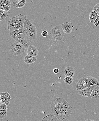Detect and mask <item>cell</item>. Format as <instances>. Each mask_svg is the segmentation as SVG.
<instances>
[{"label": "cell", "instance_id": "cell-1", "mask_svg": "<svg viewBox=\"0 0 99 121\" xmlns=\"http://www.w3.org/2000/svg\"><path fill=\"white\" fill-rule=\"evenodd\" d=\"M94 85L99 86V81L96 78L92 77H85L78 81L76 85V88L79 91Z\"/></svg>", "mask_w": 99, "mask_h": 121}, {"label": "cell", "instance_id": "cell-2", "mask_svg": "<svg viewBox=\"0 0 99 121\" xmlns=\"http://www.w3.org/2000/svg\"><path fill=\"white\" fill-rule=\"evenodd\" d=\"M23 29L25 31V33L31 41H34L36 39L37 30L35 26L27 18L24 22Z\"/></svg>", "mask_w": 99, "mask_h": 121}, {"label": "cell", "instance_id": "cell-3", "mask_svg": "<svg viewBox=\"0 0 99 121\" xmlns=\"http://www.w3.org/2000/svg\"><path fill=\"white\" fill-rule=\"evenodd\" d=\"M51 107H56L64 110H72V107L63 98L57 97L52 102L50 105Z\"/></svg>", "mask_w": 99, "mask_h": 121}, {"label": "cell", "instance_id": "cell-4", "mask_svg": "<svg viewBox=\"0 0 99 121\" xmlns=\"http://www.w3.org/2000/svg\"><path fill=\"white\" fill-rule=\"evenodd\" d=\"M52 113L58 120L64 121L71 114L72 110H64L56 107H51Z\"/></svg>", "mask_w": 99, "mask_h": 121}, {"label": "cell", "instance_id": "cell-5", "mask_svg": "<svg viewBox=\"0 0 99 121\" xmlns=\"http://www.w3.org/2000/svg\"><path fill=\"white\" fill-rule=\"evenodd\" d=\"M65 35L64 33L62 26H57L52 29L50 31V35L52 39L56 41H60L62 40Z\"/></svg>", "mask_w": 99, "mask_h": 121}, {"label": "cell", "instance_id": "cell-6", "mask_svg": "<svg viewBox=\"0 0 99 121\" xmlns=\"http://www.w3.org/2000/svg\"><path fill=\"white\" fill-rule=\"evenodd\" d=\"M9 50L11 54L16 56L24 53L26 49L16 42L11 45L10 47Z\"/></svg>", "mask_w": 99, "mask_h": 121}, {"label": "cell", "instance_id": "cell-7", "mask_svg": "<svg viewBox=\"0 0 99 121\" xmlns=\"http://www.w3.org/2000/svg\"><path fill=\"white\" fill-rule=\"evenodd\" d=\"M15 41L16 42L21 45L26 49L28 48L31 44V39L25 33L21 34L15 37Z\"/></svg>", "mask_w": 99, "mask_h": 121}, {"label": "cell", "instance_id": "cell-8", "mask_svg": "<svg viewBox=\"0 0 99 121\" xmlns=\"http://www.w3.org/2000/svg\"><path fill=\"white\" fill-rule=\"evenodd\" d=\"M97 86H91L85 89L78 91L79 94L85 97H91V94L93 90Z\"/></svg>", "mask_w": 99, "mask_h": 121}, {"label": "cell", "instance_id": "cell-9", "mask_svg": "<svg viewBox=\"0 0 99 121\" xmlns=\"http://www.w3.org/2000/svg\"><path fill=\"white\" fill-rule=\"evenodd\" d=\"M0 102L5 104L7 106L9 105L11 96L8 92L0 93Z\"/></svg>", "mask_w": 99, "mask_h": 121}, {"label": "cell", "instance_id": "cell-10", "mask_svg": "<svg viewBox=\"0 0 99 121\" xmlns=\"http://www.w3.org/2000/svg\"><path fill=\"white\" fill-rule=\"evenodd\" d=\"M62 27L64 33L69 34L72 32L74 25L72 23L66 21L62 24Z\"/></svg>", "mask_w": 99, "mask_h": 121}, {"label": "cell", "instance_id": "cell-11", "mask_svg": "<svg viewBox=\"0 0 99 121\" xmlns=\"http://www.w3.org/2000/svg\"><path fill=\"white\" fill-rule=\"evenodd\" d=\"M38 53L39 51L37 48L34 45H30L28 48L26 54L28 55L36 57L38 55Z\"/></svg>", "mask_w": 99, "mask_h": 121}, {"label": "cell", "instance_id": "cell-12", "mask_svg": "<svg viewBox=\"0 0 99 121\" xmlns=\"http://www.w3.org/2000/svg\"><path fill=\"white\" fill-rule=\"evenodd\" d=\"M26 19V16L20 14L15 17H13L11 19L18 25L20 23H24Z\"/></svg>", "mask_w": 99, "mask_h": 121}, {"label": "cell", "instance_id": "cell-13", "mask_svg": "<svg viewBox=\"0 0 99 121\" xmlns=\"http://www.w3.org/2000/svg\"><path fill=\"white\" fill-rule=\"evenodd\" d=\"M64 73L66 77L73 78L75 74V70L73 67L67 66L64 69Z\"/></svg>", "mask_w": 99, "mask_h": 121}, {"label": "cell", "instance_id": "cell-14", "mask_svg": "<svg viewBox=\"0 0 99 121\" xmlns=\"http://www.w3.org/2000/svg\"><path fill=\"white\" fill-rule=\"evenodd\" d=\"M7 27H8V30L10 31H14L15 30L19 29L17 25L11 19L8 22Z\"/></svg>", "mask_w": 99, "mask_h": 121}, {"label": "cell", "instance_id": "cell-15", "mask_svg": "<svg viewBox=\"0 0 99 121\" xmlns=\"http://www.w3.org/2000/svg\"><path fill=\"white\" fill-rule=\"evenodd\" d=\"M37 60V58L36 57L28 55L25 56L24 58V63L28 64L33 63L35 62Z\"/></svg>", "mask_w": 99, "mask_h": 121}, {"label": "cell", "instance_id": "cell-16", "mask_svg": "<svg viewBox=\"0 0 99 121\" xmlns=\"http://www.w3.org/2000/svg\"><path fill=\"white\" fill-rule=\"evenodd\" d=\"M25 33V31L23 29H19L14 31H10V35L12 38H13L14 39H15V37L21 34Z\"/></svg>", "mask_w": 99, "mask_h": 121}, {"label": "cell", "instance_id": "cell-17", "mask_svg": "<svg viewBox=\"0 0 99 121\" xmlns=\"http://www.w3.org/2000/svg\"><path fill=\"white\" fill-rule=\"evenodd\" d=\"M91 98L92 99H99V86H97L93 90L91 94Z\"/></svg>", "mask_w": 99, "mask_h": 121}, {"label": "cell", "instance_id": "cell-18", "mask_svg": "<svg viewBox=\"0 0 99 121\" xmlns=\"http://www.w3.org/2000/svg\"><path fill=\"white\" fill-rule=\"evenodd\" d=\"M42 121H58V119L54 115L49 114L43 118Z\"/></svg>", "mask_w": 99, "mask_h": 121}, {"label": "cell", "instance_id": "cell-19", "mask_svg": "<svg viewBox=\"0 0 99 121\" xmlns=\"http://www.w3.org/2000/svg\"><path fill=\"white\" fill-rule=\"evenodd\" d=\"M99 16V15H98L96 11H92L89 15L90 22L91 23H93L95 22V20L97 19Z\"/></svg>", "mask_w": 99, "mask_h": 121}, {"label": "cell", "instance_id": "cell-20", "mask_svg": "<svg viewBox=\"0 0 99 121\" xmlns=\"http://www.w3.org/2000/svg\"><path fill=\"white\" fill-rule=\"evenodd\" d=\"M10 13V12L0 10V20L2 21L5 20L7 17Z\"/></svg>", "mask_w": 99, "mask_h": 121}, {"label": "cell", "instance_id": "cell-21", "mask_svg": "<svg viewBox=\"0 0 99 121\" xmlns=\"http://www.w3.org/2000/svg\"><path fill=\"white\" fill-rule=\"evenodd\" d=\"M64 80L65 84L67 85H71L74 82V79L73 78L70 77H66L64 78Z\"/></svg>", "mask_w": 99, "mask_h": 121}, {"label": "cell", "instance_id": "cell-22", "mask_svg": "<svg viewBox=\"0 0 99 121\" xmlns=\"http://www.w3.org/2000/svg\"><path fill=\"white\" fill-rule=\"evenodd\" d=\"M0 4H3L8 6L11 9V4L10 0H0Z\"/></svg>", "mask_w": 99, "mask_h": 121}, {"label": "cell", "instance_id": "cell-23", "mask_svg": "<svg viewBox=\"0 0 99 121\" xmlns=\"http://www.w3.org/2000/svg\"><path fill=\"white\" fill-rule=\"evenodd\" d=\"M7 110H0V119H3L7 117Z\"/></svg>", "mask_w": 99, "mask_h": 121}, {"label": "cell", "instance_id": "cell-24", "mask_svg": "<svg viewBox=\"0 0 99 121\" xmlns=\"http://www.w3.org/2000/svg\"><path fill=\"white\" fill-rule=\"evenodd\" d=\"M26 3V0H20L18 3V4L16 6L17 8H23L25 6V5Z\"/></svg>", "mask_w": 99, "mask_h": 121}, {"label": "cell", "instance_id": "cell-25", "mask_svg": "<svg viewBox=\"0 0 99 121\" xmlns=\"http://www.w3.org/2000/svg\"><path fill=\"white\" fill-rule=\"evenodd\" d=\"M10 9H10V7L8 6L3 5V4H0V10L8 12Z\"/></svg>", "mask_w": 99, "mask_h": 121}, {"label": "cell", "instance_id": "cell-26", "mask_svg": "<svg viewBox=\"0 0 99 121\" xmlns=\"http://www.w3.org/2000/svg\"><path fill=\"white\" fill-rule=\"evenodd\" d=\"M7 105L5 104H4L2 102H0V110H7Z\"/></svg>", "mask_w": 99, "mask_h": 121}, {"label": "cell", "instance_id": "cell-27", "mask_svg": "<svg viewBox=\"0 0 99 121\" xmlns=\"http://www.w3.org/2000/svg\"><path fill=\"white\" fill-rule=\"evenodd\" d=\"M11 4L14 7H16L19 2L20 1V0H10Z\"/></svg>", "mask_w": 99, "mask_h": 121}, {"label": "cell", "instance_id": "cell-28", "mask_svg": "<svg viewBox=\"0 0 99 121\" xmlns=\"http://www.w3.org/2000/svg\"><path fill=\"white\" fill-rule=\"evenodd\" d=\"M93 11H95L99 15V3L97 4L93 8Z\"/></svg>", "mask_w": 99, "mask_h": 121}, {"label": "cell", "instance_id": "cell-29", "mask_svg": "<svg viewBox=\"0 0 99 121\" xmlns=\"http://www.w3.org/2000/svg\"><path fill=\"white\" fill-rule=\"evenodd\" d=\"M93 24L97 27H99V15Z\"/></svg>", "mask_w": 99, "mask_h": 121}, {"label": "cell", "instance_id": "cell-30", "mask_svg": "<svg viewBox=\"0 0 99 121\" xmlns=\"http://www.w3.org/2000/svg\"><path fill=\"white\" fill-rule=\"evenodd\" d=\"M48 35V32L46 30L43 31L42 33V35L44 37H46Z\"/></svg>", "mask_w": 99, "mask_h": 121}, {"label": "cell", "instance_id": "cell-31", "mask_svg": "<svg viewBox=\"0 0 99 121\" xmlns=\"http://www.w3.org/2000/svg\"><path fill=\"white\" fill-rule=\"evenodd\" d=\"M53 71L54 74H57L59 73V69L57 68H55L53 69Z\"/></svg>", "mask_w": 99, "mask_h": 121}, {"label": "cell", "instance_id": "cell-32", "mask_svg": "<svg viewBox=\"0 0 99 121\" xmlns=\"http://www.w3.org/2000/svg\"><path fill=\"white\" fill-rule=\"evenodd\" d=\"M92 121V120H91V119H87V120H86V121Z\"/></svg>", "mask_w": 99, "mask_h": 121}, {"label": "cell", "instance_id": "cell-33", "mask_svg": "<svg viewBox=\"0 0 99 121\" xmlns=\"http://www.w3.org/2000/svg\"><path fill=\"white\" fill-rule=\"evenodd\" d=\"M92 121H94V120H92Z\"/></svg>", "mask_w": 99, "mask_h": 121}, {"label": "cell", "instance_id": "cell-34", "mask_svg": "<svg viewBox=\"0 0 99 121\" xmlns=\"http://www.w3.org/2000/svg\"></svg>", "mask_w": 99, "mask_h": 121}]
</instances>
